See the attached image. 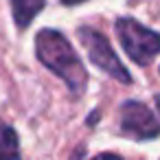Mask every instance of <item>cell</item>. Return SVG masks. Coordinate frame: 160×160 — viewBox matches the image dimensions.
I'll return each mask as SVG.
<instances>
[{"label":"cell","instance_id":"6da1fadb","mask_svg":"<svg viewBox=\"0 0 160 160\" xmlns=\"http://www.w3.org/2000/svg\"><path fill=\"white\" fill-rule=\"evenodd\" d=\"M35 55H38L40 64L46 66L51 72H55L75 97L83 94V90L88 88V70L64 33H59L55 29L38 31Z\"/></svg>","mask_w":160,"mask_h":160},{"label":"cell","instance_id":"7a4b0ae2","mask_svg":"<svg viewBox=\"0 0 160 160\" xmlns=\"http://www.w3.org/2000/svg\"><path fill=\"white\" fill-rule=\"evenodd\" d=\"M116 38L125 51V55L138 64V66H149L158 55H160V33L140 24L134 18H118L114 22Z\"/></svg>","mask_w":160,"mask_h":160},{"label":"cell","instance_id":"3957f363","mask_svg":"<svg viewBox=\"0 0 160 160\" xmlns=\"http://www.w3.org/2000/svg\"><path fill=\"white\" fill-rule=\"evenodd\" d=\"M77 38H79V42L83 44V48H86V53H88V59H90L99 70H103L105 75H110L112 79H116V81H121V83H125V86H129V83L134 81L132 75H129V70L121 64L118 55L114 53L112 44L108 42V38H105L101 31H97V29H92V27H79V29H77Z\"/></svg>","mask_w":160,"mask_h":160},{"label":"cell","instance_id":"277c9868","mask_svg":"<svg viewBox=\"0 0 160 160\" xmlns=\"http://www.w3.org/2000/svg\"><path fill=\"white\" fill-rule=\"evenodd\" d=\"M118 132L129 140H138V142L153 140L160 136V121L156 118L149 105L129 99L123 101L118 108Z\"/></svg>","mask_w":160,"mask_h":160},{"label":"cell","instance_id":"5b68a950","mask_svg":"<svg viewBox=\"0 0 160 160\" xmlns=\"http://www.w3.org/2000/svg\"><path fill=\"white\" fill-rule=\"evenodd\" d=\"M46 0H11V13H13V22L18 29H27L33 18L44 9Z\"/></svg>","mask_w":160,"mask_h":160},{"label":"cell","instance_id":"8992f818","mask_svg":"<svg viewBox=\"0 0 160 160\" xmlns=\"http://www.w3.org/2000/svg\"><path fill=\"white\" fill-rule=\"evenodd\" d=\"M0 160H22L18 132L0 118Z\"/></svg>","mask_w":160,"mask_h":160},{"label":"cell","instance_id":"52a82bcc","mask_svg":"<svg viewBox=\"0 0 160 160\" xmlns=\"http://www.w3.org/2000/svg\"><path fill=\"white\" fill-rule=\"evenodd\" d=\"M90 160H123V156H118V153H112V151H103V153H97V156H92Z\"/></svg>","mask_w":160,"mask_h":160},{"label":"cell","instance_id":"ba28073f","mask_svg":"<svg viewBox=\"0 0 160 160\" xmlns=\"http://www.w3.org/2000/svg\"><path fill=\"white\" fill-rule=\"evenodd\" d=\"M81 2H86V0H62V5H66V7H75V5H81Z\"/></svg>","mask_w":160,"mask_h":160},{"label":"cell","instance_id":"9c48e42d","mask_svg":"<svg viewBox=\"0 0 160 160\" xmlns=\"http://www.w3.org/2000/svg\"><path fill=\"white\" fill-rule=\"evenodd\" d=\"M97 116H99V114H97V110H94V114H92V116H90V118H88V125H92V123H94V121H97Z\"/></svg>","mask_w":160,"mask_h":160},{"label":"cell","instance_id":"30bf717a","mask_svg":"<svg viewBox=\"0 0 160 160\" xmlns=\"http://www.w3.org/2000/svg\"><path fill=\"white\" fill-rule=\"evenodd\" d=\"M156 108H158V112H160V94H156Z\"/></svg>","mask_w":160,"mask_h":160}]
</instances>
